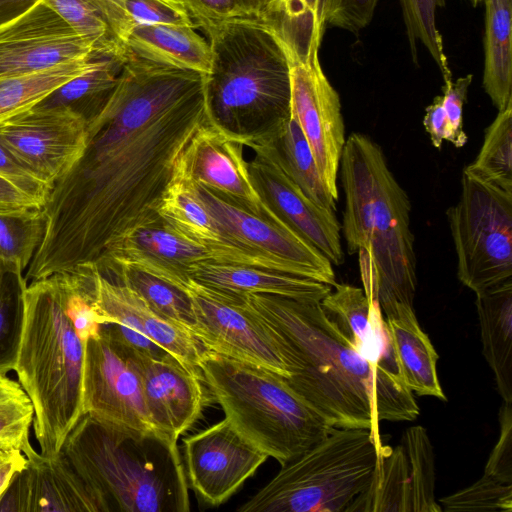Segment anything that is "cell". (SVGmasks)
<instances>
[{"label":"cell","mask_w":512,"mask_h":512,"mask_svg":"<svg viewBox=\"0 0 512 512\" xmlns=\"http://www.w3.org/2000/svg\"><path fill=\"white\" fill-rule=\"evenodd\" d=\"M473 75L468 74L458 78L444 80L442 87L443 107L447 118V137L455 147H463L468 137L463 129V107L466 102L467 92L472 83Z\"/></svg>","instance_id":"43"},{"label":"cell","mask_w":512,"mask_h":512,"mask_svg":"<svg viewBox=\"0 0 512 512\" xmlns=\"http://www.w3.org/2000/svg\"><path fill=\"white\" fill-rule=\"evenodd\" d=\"M188 275L200 284L230 294H271L321 301L332 290L325 283L303 276L211 261L194 264Z\"/></svg>","instance_id":"25"},{"label":"cell","mask_w":512,"mask_h":512,"mask_svg":"<svg viewBox=\"0 0 512 512\" xmlns=\"http://www.w3.org/2000/svg\"><path fill=\"white\" fill-rule=\"evenodd\" d=\"M384 315L406 386L418 396L445 401L436 369L439 356L421 328L413 306L399 304Z\"/></svg>","instance_id":"27"},{"label":"cell","mask_w":512,"mask_h":512,"mask_svg":"<svg viewBox=\"0 0 512 512\" xmlns=\"http://www.w3.org/2000/svg\"><path fill=\"white\" fill-rule=\"evenodd\" d=\"M383 446L368 429L334 428L237 511L345 512L369 486Z\"/></svg>","instance_id":"8"},{"label":"cell","mask_w":512,"mask_h":512,"mask_svg":"<svg viewBox=\"0 0 512 512\" xmlns=\"http://www.w3.org/2000/svg\"><path fill=\"white\" fill-rule=\"evenodd\" d=\"M499 422L500 435L483 474L512 484V402L503 401L499 411Z\"/></svg>","instance_id":"45"},{"label":"cell","mask_w":512,"mask_h":512,"mask_svg":"<svg viewBox=\"0 0 512 512\" xmlns=\"http://www.w3.org/2000/svg\"><path fill=\"white\" fill-rule=\"evenodd\" d=\"M324 7L325 0H270L261 20L276 31L291 57L303 60L320 49Z\"/></svg>","instance_id":"31"},{"label":"cell","mask_w":512,"mask_h":512,"mask_svg":"<svg viewBox=\"0 0 512 512\" xmlns=\"http://www.w3.org/2000/svg\"><path fill=\"white\" fill-rule=\"evenodd\" d=\"M97 56L94 45L44 0L0 24V77L36 73Z\"/></svg>","instance_id":"16"},{"label":"cell","mask_w":512,"mask_h":512,"mask_svg":"<svg viewBox=\"0 0 512 512\" xmlns=\"http://www.w3.org/2000/svg\"><path fill=\"white\" fill-rule=\"evenodd\" d=\"M194 335L212 352L271 370L285 378L292 374L265 323L246 308L237 295L221 292L189 277Z\"/></svg>","instance_id":"11"},{"label":"cell","mask_w":512,"mask_h":512,"mask_svg":"<svg viewBox=\"0 0 512 512\" xmlns=\"http://www.w3.org/2000/svg\"><path fill=\"white\" fill-rule=\"evenodd\" d=\"M423 125L430 136L433 146L441 149L443 141L447 137V118L443 107L442 95L436 96L433 102L426 107Z\"/></svg>","instance_id":"49"},{"label":"cell","mask_w":512,"mask_h":512,"mask_svg":"<svg viewBox=\"0 0 512 512\" xmlns=\"http://www.w3.org/2000/svg\"><path fill=\"white\" fill-rule=\"evenodd\" d=\"M156 212L175 230L206 247L209 253L223 242L195 184L180 173L176 166L160 197Z\"/></svg>","instance_id":"30"},{"label":"cell","mask_w":512,"mask_h":512,"mask_svg":"<svg viewBox=\"0 0 512 512\" xmlns=\"http://www.w3.org/2000/svg\"><path fill=\"white\" fill-rule=\"evenodd\" d=\"M379 0H325V24L357 33L371 22Z\"/></svg>","instance_id":"44"},{"label":"cell","mask_w":512,"mask_h":512,"mask_svg":"<svg viewBox=\"0 0 512 512\" xmlns=\"http://www.w3.org/2000/svg\"><path fill=\"white\" fill-rule=\"evenodd\" d=\"M83 414L104 424L164 435L150 419L127 348L102 327L84 345Z\"/></svg>","instance_id":"12"},{"label":"cell","mask_w":512,"mask_h":512,"mask_svg":"<svg viewBox=\"0 0 512 512\" xmlns=\"http://www.w3.org/2000/svg\"><path fill=\"white\" fill-rule=\"evenodd\" d=\"M78 34L89 40L98 55L125 59L127 48L102 15L86 0H44Z\"/></svg>","instance_id":"40"},{"label":"cell","mask_w":512,"mask_h":512,"mask_svg":"<svg viewBox=\"0 0 512 512\" xmlns=\"http://www.w3.org/2000/svg\"><path fill=\"white\" fill-rule=\"evenodd\" d=\"M464 170L512 192V101L498 111L496 118L485 130L477 157Z\"/></svg>","instance_id":"37"},{"label":"cell","mask_w":512,"mask_h":512,"mask_svg":"<svg viewBox=\"0 0 512 512\" xmlns=\"http://www.w3.org/2000/svg\"><path fill=\"white\" fill-rule=\"evenodd\" d=\"M189 13L196 27L239 17H249L242 0H177Z\"/></svg>","instance_id":"47"},{"label":"cell","mask_w":512,"mask_h":512,"mask_svg":"<svg viewBox=\"0 0 512 512\" xmlns=\"http://www.w3.org/2000/svg\"><path fill=\"white\" fill-rule=\"evenodd\" d=\"M25 456V467L0 499V512H106L61 450L47 456L31 447Z\"/></svg>","instance_id":"20"},{"label":"cell","mask_w":512,"mask_h":512,"mask_svg":"<svg viewBox=\"0 0 512 512\" xmlns=\"http://www.w3.org/2000/svg\"><path fill=\"white\" fill-rule=\"evenodd\" d=\"M98 57L102 56L60 64L36 73L0 77V127L84 72Z\"/></svg>","instance_id":"34"},{"label":"cell","mask_w":512,"mask_h":512,"mask_svg":"<svg viewBox=\"0 0 512 512\" xmlns=\"http://www.w3.org/2000/svg\"><path fill=\"white\" fill-rule=\"evenodd\" d=\"M34 420L33 404L21 384L0 374V449H17L24 454Z\"/></svg>","instance_id":"41"},{"label":"cell","mask_w":512,"mask_h":512,"mask_svg":"<svg viewBox=\"0 0 512 512\" xmlns=\"http://www.w3.org/2000/svg\"><path fill=\"white\" fill-rule=\"evenodd\" d=\"M269 328L290 369L288 384L335 428L413 421L419 407L405 383L380 372L352 346L320 301L236 294Z\"/></svg>","instance_id":"2"},{"label":"cell","mask_w":512,"mask_h":512,"mask_svg":"<svg viewBox=\"0 0 512 512\" xmlns=\"http://www.w3.org/2000/svg\"><path fill=\"white\" fill-rule=\"evenodd\" d=\"M447 217L464 286L479 294L512 279V192L463 170Z\"/></svg>","instance_id":"9"},{"label":"cell","mask_w":512,"mask_h":512,"mask_svg":"<svg viewBox=\"0 0 512 512\" xmlns=\"http://www.w3.org/2000/svg\"><path fill=\"white\" fill-rule=\"evenodd\" d=\"M42 207L37 200L0 175V212H16Z\"/></svg>","instance_id":"48"},{"label":"cell","mask_w":512,"mask_h":512,"mask_svg":"<svg viewBox=\"0 0 512 512\" xmlns=\"http://www.w3.org/2000/svg\"><path fill=\"white\" fill-rule=\"evenodd\" d=\"M93 264L104 275L132 289L154 312L193 333L192 302L184 290L129 265L107 261Z\"/></svg>","instance_id":"33"},{"label":"cell","mask_w":512,"mask_h":512,"mask_svg":"<svg viewBox=\"0 0 512 512\" xmlns=\"http://www.w3.org/2000/svg\"><path fill=\"white\" fill-rule=\"evenodd\" d=\"M44 233L42 208L0 212V259L26 269Z\"/></svg>","instance_id":"38"},{"label":"cell","mask_w":512,"mask_h":512,"mask_svg":"<svg viewBox=\"0 0 512 512\" xmlns=\"http://www.w3.org/2000/svg\"><path fill=\"white\" fill-rule=\"evenodd\" d=\"M320 304L352 343L353 348L385 375L404 383L384 314L363 288L335 283ZM406 385V384H405Z\"/></svg>","instance_id":"24"},{"label":"cell","mask_w":512,"mask_h":512,"mask_svg":"<svg viewBox=\"0 0 512 512\" xmlns=\"http://www.w3.org/2000/svg\"><path fill=\"white\" fill-rule=\"evenodd\" d=\"M94 304L107 323L137 331L186 366L200 370L211 352L190 330L154 312L132 289L101 273L93 263Z\"/></svg>","instance_id":"22"},{"label":"cell","mask_w":512,"mask_h":512,"mask_svg":"<svg viewBox=\"0 0 512 512\" xmlns=\"http://www.w3.org/2000/svg\"><path fill=\"white\" fill-rule=\"evenodd\" d=\"M0 139L39 180L53 187L81 157L87 122L67 108L36 105L3 124Z\"/></svg>","instance_id":"14"},{"label":"cell","mask_w":512,"mask_h":512,"mask_svg":"<svg viewBox=\"0 0 512 512\" xmlns=\"http://www.w3.org/2000/svg\"><path fill=\"white\" fill-rule=\"evenodd\" d=\"M274 144L286 173L318 206L336 211L337 201L325 187L312 150L293 117L286 122Z\"/></svg>","instance_id":"35"},{"label":"cell","mask_w":512,"mask_h":512,"mask_svg":"<svg viewBox=\"0 0 512 512\" xmlns=\"http://www.w3.org/2000/svg\"><path fill=\"white\" fill-rule=\"evenodd\" d=\"M433 448L422 426L408 428L403 444L383 446L369 486L345 512H439Z\"/></svg>","instance_id":"13"},{"label":"cell","mask_w":512,"mask_h":512,"mask_svg":"<svg viewBox=\"0 0 512 512\" xmlns=\"http://www.w3.org/2000/svg\"><path fill=\"white\" fill-rule=\"evenodd\" d=\"M0 175L45 205L52 187L39 180L0 139Z\"/></svg>","instance_id":"46"},{"label":"cell","mask_w":512,"mask_h":512,"mask_svg":"<svg viewBox=\"0 0 512 512\" xmlns=\"http://www.w3.org/2000/svg\"><path fill=\"white\" fill-rule=\"evenodd\" d=\"M61 451L106 512H187L188 481L177 442L83 414Z\"/></svg>","instance_id":"5"},{"label":"cell","mask_w":512,"mask_h":512,"mask_svg":"<svg viewBox=\"0 0 512 512\" xmlns=\"http://www.w3.org/2000/svg\"><path fill=\"white\" fill-rule=\"evenodd\" d=\"M198 195L212 216L223 242L230 246L226 263L240 254L243 265L314 279L333 287V264L290 226L263 220L196 185ZM217 248V247H216Z\"/></svg>","instance_id":"10"},{"label":"cell","mask_w":512,"mask_h":512,"mask_svg":"<svg viewBox=\"0 0 512 512\" xmlns=\"http://www.w3.org/2000/svg\"><path fill=\"white\" fill-rule=\"evenodd\" d=\"M474 6L482 2L483 0H469Z\"/></svg>","instance_id":"53"},{"label":"cell","mask_w":512,"mask_h":512,"mask_svg":"<svg viewBox=\"0 0 512 512\" xmlns=\"http://www.w3.org/2000/svg\"><path fill=\"white\" fill-rule=\"evenodd\" d=\"M243 149L234 136L209 123L192 137L181 153L176 169L194 184L209 189L225 201L263 220L289 226L256 190Z\"/></svg>","instance_id":"18"},{"label":"cell","mask_w":512,"mask_h":512,"mask_svg":"<svg viewBox=\"0 0 512 512\" xmlns=\"http://www.w3.org/2000/svg\"><path fill=\"white\" fill-rule=\"evenodd\" d=\"M195 28L180 23L136 25L128 32L125 46L146 60L207 74L211 68V48Z\"/></svg>","instance_id":"26"},{"label":"cell","mask_w":512,"mask_h":512,"mask_svg":"<svg viewBox=\"0 0 512 512\" xmlns=\"http://www.w3.org/2000/svg\"><path fill=\"white\" fill-rule=\"evenodd\" d=\"M97 261L129 265L182 289L190 267L211 256L159 217L111 245Z\"/></svg>","instance_id":"23"},{"label":"cell","mask_w":512,"mask_h":512,"mask_svg":"<svg viewBox=\"0 0 512 512\" xmlns=\"http://www.w3.org/2000/svg\"><path fill=\"white\" fill-rule=\"evenodd\" d=\"M23 269L0 259V374L15 369L24 317L27 280Z\"/></svg>","instance_id":"36"},{"label":"cell","mask_w":512,"mask_h":512,"mask_svg":"<svg viewBox=\"0 0 512 512\" xmlns=\"http://www.w3.org/2000/svg\"><path fill=\"white\" fill-rule=\"evenodd\" d=\"M340 179L345 195L342 234L349 254L358 253L363 290L383 314L413 306L417 287L411 203L370 137L346 139Z\"/></svg>","instance_id":"3"},{"label":"cell","mask_w":512,"mask_h":512,"mask_svg":"<svg viewBox=\"0 0 512 512\" xmlns=\"http://www.w3.org/2000/svg\"><path fill=\"white\" fill-rule=\"evenodd\" d=\"M440 507L446 512H512V484L483 474L472 485L441 498Z\"/></svg>","instance_id":"42"},{"label":"cell","mask_w":512,"mask_h":512,"mask_svg":"<svg viewBox=\"0 0 512 512\" xmlns=\"http://www.w3.org/2000/svg\"><path fill=\"white\" fill-rule=\"evenodd\" d=\"M211 48L206 97L212 121L244 147L278 136L291 117L290 57L261 19L203 25Z\"/></svg>","instance_id":"4"},{"label":"cell","mask_w":512,"mask_h":512,"mask_svg":"<svg viewBox=\"0 0 512 512\" xmlns=\"http://www.w3.org/2000/svg\"><path fill=\"white\" fill-rule=\"evenodd\" d=\"M485 4L483 87L499 110L512 101V0Z\"/></svg>","instance_id":"29"},{"label":"cell","mask_w":512,"mask_h":512,"mask_svg":"<svg viewBox=\"0 0 512 512\" xmlns=\"http://www.w3.org/2000/svg\"><path fill=\"white\" fill-rule=\"evenodd\" d=\"M209 123L206 74L128 51L112 95L87 123L81 157L42 207L45 233L26 280L94 263L158 219L157 205L181 153Z\"/></svg>","instance_id":"1"},{"label":"cell","mask_w":512,"mask_h":512,"mask_svg":"<svg viewBox=\"0 0 512 512\" xmlns=\"http://www.w3.org/2000/svg\"><path fill=\"white\" fill-rule=\"evenodd\" d=\"M482 353L503 401L512 402V279L476 294Z\"/></svg>","instance_id":"28"},{"label":"cell","mask_w":512,"mask_h":512,"mask_svg":"<svg viewBox=\"0 0 512 512\" xmlns=\"http://www.w3.org/2000/svg\"><path fill=\"white\" fill-rule=\"evenodd\" d=\"M200 369L225 418L282 466L335 428L271 370L212 351Z\"/></svg>","instance_id":"7"},{"label":"cell","mask_w":512,"mask_h":512,"mask_svg":"<svg viewBox=\"0 0 512 512\" xmlns=\"http://www.w3.org/2000/svg\"><path fill=\"white\" fill-rule=\"evenodd\" d=\"M125 59L98 57L84 72L61 85L37 105L67 108L88 123L112 95Z\"/></svg>","instance_id":"32"},{"label":"cell","mask_w":512,"mask_h":512,"mask_svg":"<svg viewBox=\"0 0 512 512\" xmlns=\"http://www.w3.org/2000/svg\"><path fill=\"white\" fill-rule=\"evenodd\" d=\"M187 481L200 499L218 506L269 458L224 418L183 440Z\"/></svg>","instance_id":"19"},{"label":"cell","mask_w":512,"mask_h":512,"mask_svg":"<svg viewBox=\"0 0 512 512\" xmlns=\"http://www.w3.org/2000/svg\"><path fill=\"white\" fill-rule=\"evenodd\" d=\"M38 0H0V24L26 11Z\"/></svg>","instance_id":"51"},{"label":"cell","mask_w":512,"mask_h":512,"mask_svg":"<svg viewBox=\"0 0 512 512\" xmlns=\"http://www.w3.org/2000/svg\"><path fill=\"white\" fill-rule=\"evenodd\" d=\"M83 366L84 344L66 314L58 275L32 281L14 370L33 404L43 455L60 452L83 415Z\"/></svg>","instance_id":"6"},{"label":"cell","mask_w":512,"mask_h":512,"mask_svg":"<svg viewBox=\"0 0 512 512\" xmlns=\"http://www.w3.org/2000/svg\"><path fill=\"white\" fill-rule=\"evenodd\" d=\"M126 347V346H125ZM141 379L156 429L177 442L201 416L206 402L203 374L171 354L154 358L126 347Z\"/></svg>","instance_id":"21"},{"label":"cell","mask_w":512,"mask_h":512,"mask_svg":"<svg viewBox=\"0 0 512 512\" xmlns=\"http://www.w3.org/2000/svg\"><path fill=\"white\" fill-rule=\"evenodd\" d=\"M249 17L261 19L270 0H242Z\"/></svg>","instance_id":"52"},{"label":"cell","mask_w":512,"mask_h":512,"mask_svg":"<svg viewBox=\"0 0 512 512\" xmlns=\"http://www.w3.org/2000/svg\"><path fill=\"white\" fill-rule=\"evenodd\" d=\"M25 454L17 449H0V499L14 476L26 464Z\"/></svg>","instance_id":"50"},{"label":"cell","mask_w":512,"mask_h":512,"mask_svg":"<svg viewBox=\"0 0 512 512\" xmlns=\"http://www.w3.org/2000/svg\"><path fill=\"white\" fill-rule=\"evenodd\" d=\"M410 45L411 57L418 65L417 44L420 42L432 56L444 80L452 73L444 52L442 35L436 26V10L445 7V0H399Z\"/></svg>","instance_id":"39"},{"label":"cell","mask_w":512,"mask_h":512,"mask_svg":"<svg viewBox=\"0 0 512 512\" xmlns=\"http://www.w3.org/2000/svg\"><path fill=\"white\" fill-rule=\"evenodd\" d=\"M290 57L291 117L301 128L321 179L338 201L337 175L346 142L341 103L319 60V51L306 59Z\"/></svg>","instance_id":"15"},{"label":"cell","mask_w":512,"mask_h":512,"mask_svg":"<svg viewBox=\"0 0 512 512\" xmlns=\"http://www.w3.org/2000/svg\"><path fill=\"white\" fill-rule=\"evenodd\" d=\"M245 147L252 182L266 204L291 228L315 246L333 265L344 262L341 225L335 212L310 200L283 168L273 140H254Z\"/></svg>","instance_id":"17"}]
</instances>
